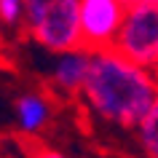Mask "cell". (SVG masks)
Instances as JSON below:
<instances>
[{"label": "cell", "mask_w": 158, "mask_h": 158, "mask_svg": "<svg viewBox=\"0 0 158 158\" xmlns=\"http://www.w3.org/2000/svg\"><path fill=\"white\" fill-rule=\"evenodd\" d=\"M94 113L118 126H137L156 102V78L142 67L126 62L113 48L89 54L83 89Z\"/></svg>", "instance_id": "cell-1"}, {"label": "cell", "mask_w": 158, "mask_h": 158, "mask_svg": "<svg viewBox=\"0 0 158 158\" xmlns=\"http://www.w3.org/2000/svg\"><path fill=\"white\" fill-rule=\"evenodd\" d=\"M22 19L40 46L56 54L81 48L78 0H27L22 3Z\"/></svg>", "instance_id": "cell-2"}, {"label": "cell", "mask_w": 158, "mask_h": 158, "mask_svg": "<svg viewBox=\"0 0 158 158\" xmlns=\"http://www.w3.org/2000/svg\"><path fill=\"white\" fill-rule=\"evenodd\" d=\"M113 51L126 62L148 70L158 62V6L153 0L123 3V19L113 40Z\"/></svg>", "instance_id": "cell-3"}, {"label": "cell", "mask_w": 158, "mask_h": 158, "mask_svg": "<svg viewBox=\"0 0 158 158\" xmlns=\"http://www.w3.org/2000/svg\"><path fill=\"white\" fill-rule=\"evenodd\" d=\"M121 19H123L121 0H78L81 48L89 54L113 48Z\"/></svg>", "instance_id": "cell-4"}, {"label": "cell", "mask_w": 158, "mask_h": 158, "mask_svg": "<svg viewBox=\"0 0 158 158\" xmlns=\"http://www.w3.org/2000/svg\"><path fill=\"white\" fill-rule=\"evenodd\" d=\"M86 73H89V51H67L59 54L56 64H54V83L67 94H75L83 89Z\"/></svg>", "instance_id": "cell-5"}, {"label": "cell", "mask_w": 158, "mask_h": 158, "mask_svg": "<svg viewBox=\"0 0 158 158\" xmlns=\"http://www.w3.org/2000/svg\"><path fill=\"white\" fill-rule=\"evenodd\" d=\"M48 115H51V107L40 94H24V97L16 99V118L24 131H30V134L40 131L48 123Z\"/></svg>", "instance_id": "cell-6"}, {"label": "cell", "mask_w": 158, "mask_h": 158, "mask_svg": "<svg viewBox=\"0 0 158 158\" xmlns=\"http://www.w3.org/2000/svg\"><path fill=\"white\" fill-rule=\"evenodd\" d=\"M137 131H139V142H142V148L148 150V156L158 158V107H153L137 123Z\"/></svg>", "instance_id": "cell-7"}, {"label": "cell", "mask_w": 158, "mask_h": 158, "mask_svg": "<svg viewBox=\"0 0 158 158\" xmlns=\"http://www.w3.org/2000/svg\"><path fill=\"white\" fill-rule=\"evenodd\" d=\"M22 19V0H0V22L16 24Z\"/></svg>", "instance_id": "cell-8"}, {"label": "cell", "mask_w": 158, "mask_h": 158, "mask_svg": "<svg viewBox=\"0 0 158 158\" xmlns=\"http://www.w3.org/2000/svg\"><path fill=\"white\" fill-rule=\"evenodd\" d=\"M32 158H67V156H62V153H56V150H38Z\"/></svg>", "instance_id": "cell-9"}]
</instances>
